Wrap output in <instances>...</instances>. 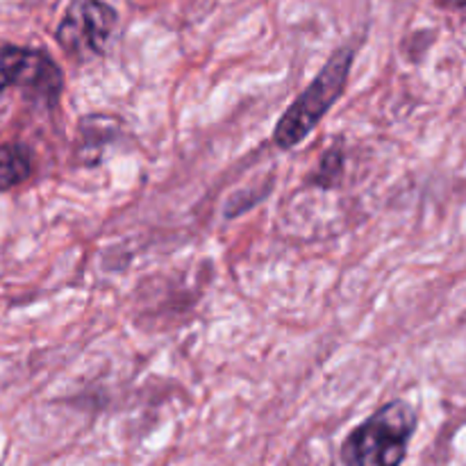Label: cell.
I'll return each instance as SVG.
<instances>
[{
  "label": "cell",
  "instance_id": "7a4b0ae2",
  "mask_svg": "<svg viewBox=\"0 0 466 466\" xmlns=\"http://www.w3.org/2000/svg\"><path fill=\"white\" fill-rule=\"evenodd\" d=\"M350 66H353V50L339 48L332 53L326 66L278 121L273 130V141L278 148H294L319 126V121L330 112L337 98L344 94Z\"/></svg>",
  "mask_w": 466,
  "mask_h": 466
},
{
  "label": "cell",
  "instance_id": "8992f818",
  "mask_svg": "<svg viewBox=\"0 0 466 466\" xmlns=\"http://www.w3.org/2000/svg\"><path fill=\"white\" fill-rule=\"evenodd\" d=\"M341 168H344V155L339 153V148H332L330 153H326V157H321V167H319V173H314V182L321 187L335 185Z\"/></svg>",
  "mask_w": 466,
  "mask_h": 466
},
{
  "label": "cell",
  "instance_id": "6da1fadb",
  "mask_svg": "<svg viewBox=\"0 0 466 466\" xmlns=\"http://www.w3.org/2000/svg\"><path fill=\"white\" fill-rule=\"evenodd\" d=\"M417 410L408 400H391L360 423L341 444L344 466H400L417 432Z\"/></svg>",
  "mask_w": 466,
  "mask_h": 466
},
{
  "label": "cell",
  "instance_id": "277c9868",
  "mask_svg": "<svg viewBox=\"0 0 466 466\" xmlns=\"http://www.w3.org/2000/svg\"><path fill=\"white\" fill-rule=\"evenodd\" d=\"M18 85L32 98L53 105L62 91V73L41 50L0 46V94Z\"/></svg>",
  "mask_w": 466,
  "mask_h": 466
},
{
  "label": "cell",
  "instance_id": "5b68a950",
  "mask_svg": "<svg viewBox=\"0 0 466 466\" xmlns=\"http://www.w3.org/2000/svg\"><path fill=\"white\" fill-rule=\"evenodd\" d=\"M32 173V155L23 144L0 146V191L21 185Z\"/></svg>",
  "mask_w": 466,
  "mask_h": 466
},
{
  "label": "cell",
  "instance_id": "52a82bcc",
  "mask_svg": "<svg viewBox=\"0 0 466 466\" xmlns=\"http://www.w3.org/2000/svg\"><path fill=\"white\" fill-rule=\"evenodd\" d=\"M444 7H466V0H440Z\"/></svg>",
  "mask_w": 466,
  "mask_h": 466
},
{
  "label": "cell",
  "instance_id": "3957f363",
  "mask_svg": "<svg viewBox=\"0 0 466 466\" xmlns=\"http://www.w3.org/2000/svg\"><path fill=\"white\" fill-rule=\"evenodd\" d=\"M116 21L114 7L103 0H71L57 27V44L76 59L103 55Z\"/></svg>",
  "mask_w": 466,
  "mask_h": 466
}]
</instances>
